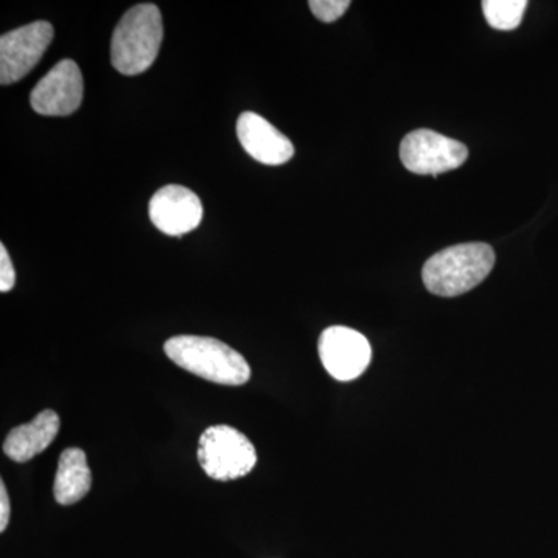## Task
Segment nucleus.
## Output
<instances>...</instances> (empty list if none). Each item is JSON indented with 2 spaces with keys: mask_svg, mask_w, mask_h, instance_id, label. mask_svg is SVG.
<instances>
[{
  "mask_svg": "<svg viewBox=\"0 0 558 558\" xmlns=\"http://www.w3.org/2000/svg\"><path fill=\"white\" fill-rule=\"evenodd\" d=\"M236 132L242 148L259 163L278 167L288 163L295 154L293 143L258 113H242Z\"/></svg>",
  "mask_w": 558,
  "mask_h": 558,
  "instance_id": "10",
  "label": "nucleus"
},
{
  "mask_svg": "<svg viewBox=\"0 0 558 558\" xmlns=\"http://www.w3.org/2000/svg\"><path fill=\"white\" fill-rule=\"evenodd\" d=\"M494 266L495 252L490 245L469 242L433 255L422 269V279L429 292L451 299L475 289Z\"/></svg>",
  "mask_w": 558,
  "mask_h": 558,
  "instance_id": "2",
  "label": "nucleus"
},
{
  "mask_svg": "<svg viewBox=\"0 0 558 558\" xmlns=\"http://www.w3.org/2000/svg\"><path fill=\"white\" fill-rule=\"evenodd\" d=\"M163 40L159 7L140 3L132 7L116 27L110 43V61L123 75L146 72L157 60Z\"/></svg>",
  "mask_w": 558,
  "mask_h": 558,
  "instance_id": "3",
  "label": "nucleus"
},
{
  "mask_svg": "<svg viewBox=\"0 0 558 558\" xmlns=\"http://www.w3.org/2000/svg\"><path fill=\"white\" fill-rule=\"evenodd\" d=\"M526 0H484V16L490 27L501 32L515 31L526 11Z\"/></svg>",
  "mask_w": 558,
  "mask_h": 558,
  "instance_id": "13",
  "label": "nucleus"
},
{
  "mask_svg": "<svg viewBox=\"0 0 558 558\" xmlns=\"http://www.w3.org/2000/svg\"><path fill=\"white\" fill-rule=\"evenodd\" d=\"M165 352L180 368L213 384L240 387L250 379L247 360L229 344L211 337H172L165 343Z\"/></svg>",
  "mask_w": 558,
  "mask_h": 558,
  "instance_id": "1",
  "label": "nucleus"
},
{
  "mask_svg": "<svg viewBox=\"0 0 558 558\" xmlns=\"http://www.w3.org/2000/svg\"><path fill=\"white\" fill-rule=\"evenodd\" d=\"M10 521V498L5 484L0 483V532L5 531Z\"/></svg>",
  "mask_w": 558,
  "mask_h": 558,
  "instance_id": "16",
  "label": "nucleus"
},
{
  "mask_svg": "<svg viewBox=\"0 0 558 558\" xmlns=\"http://www.w3.org/2000/svg\"><path fill=\"white\" fill-rule=\"evenodd\" d=\"M468 157V146L429 130L410 132L400 145L403 167L418 175H439L457 170Z\"/></svg>",
  "mask_w": 558,
  "mask_h": 558,
  "instance_id": "5",
  "label": "nucleus"
},
{
  "mask_svg": "<svg viewBox=\"0 0 558 558\" xmlns=\"http://www.w3.org/2000/svg\"><path fill=\"white\" fill-rule=\"evenodd\" d=\"M60 432V416L53 410L40 411L28 424L13 428L3 442L7 457L16 462H27L43 453Z\"/></svg>",
  "mask_w": 558,
  "mask_h": 558,
  "instance_id": "11",
  "label": "nucleus"
},
{
  "mask_svg": "<svg viewBox=\"0 0 558 558\" xmlns=\"http://www.w3.org/2000/svg\"><path fill=\"white\" fill-rule=\"evenodd\" d=\"M149 218L168 236H182L196 230L204 218L199 196L182 185H167L149 202Z\"/></svg>",
  "mask_w": 558,
  "mask_h": 558,
  "instance_id": "9",
  "label": "nucleus"
},
{
  "mask_svg": "<svg viewBox=\"0 0 558 558\" xmlns=\"http://www.w3.org/2000/svg\"><path fill=\"white\" fill-rule=\"evenodd\" d=\"M54 28L50 22L38 21L0 38V84L10 86L27 76L49 49Z\"/></svg>",
  "mask_w": 558,
  "mask_h": 558,
  "instance_id": "6",
  "label": "nucleus"
},
{
  "mask_svg": "<svg viewBox=\"0 0 558 558\" xmlns=\"http://www.w3.org/2000/svg\"><path fill=\"white\" fill-rule=\"evenodd\" d=\"M197 459L209 478L216 481L242 478L258 461L247 436L229 425H215L202 433Z\"/></svg>",
  "mask_w": 558,
  "mask_h": 558,
  "instance_id": "4",
  "label": "nucleus"
},
{
  "mask_svg": "<svg viewBox=\"0 0 558 558\" xmlns=\"http://www.w3.org/2000/svg\"><path fill=\"white\" fill-rule=\"evenodd\" d=\"M83 94V75L78 64L62 60L32 90V108L40 116H70L80 108Z\"/></svg>",
  "mask_w": 558,
  "mask_h": 558,
  "instance_id": "8",
  "label": "nucleus"
},
{
  "mask_svg": "<svg viewBox=\"0 0 558 558\" xmlns=\"http://www.w3.org/2000/svg\"><path fill=\"white\" fill-rule=\"evenodd\" d=\"M310 7L315 17L323 22H336L347 13L349 0H311Z\"/></svg>",
  "mask_w": 558,
  "mask_h": 558,
  "instance_id": "14",
  "label": "nucleus"
},
{
  "mask_svg": "<svg viewBox=\"0 0 558 558\" xmlns=\"http://www.w3.org/2000/svg\"><path fill=\"white\" fill-rule=\"evenodd\" d=\"M323 366L336 380L351 381L365 373L373 357L368 339L359 330L332 326L318 341Z\"/></svg>",
  "mask_w": 558,
  "mask_h": 558,
  "instance_id": "7",
  "label": "nucleus"
},
{
  "mask_svg": "<svg viewBox=\"0 0 558 558\" xmlns=\"http://www.w3.org/2000/svg\"><path fill=\"white\" fill-rule=\"evenodd\" d=\"M16 284V271L5 245H0V292L7 293Z\"/></svg>",
  "mask_w": 558,
  "mask_h": 558,
  "instance_id": "15",
  "label": "nucleus"
},
{
  "mask_svg": "<svg viewBox=\"0 0 558 558\" xmlns=\"http://www.w3.org/2000/svg\"><path fill=\"white\" fill-rule=\"evenodd\" d=\"M92 473L86 453L75 447L62 451L54 475V499L61 506L75 505L89 494Z\"/></svg>",
  "mask_w": 558,
  "mask_h": 558,
  "instance_id": "12",
  "label": "nucleus"
}]
</instances>
